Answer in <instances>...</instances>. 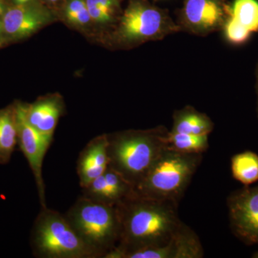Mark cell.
<instances>
[{
	"label": "cell",
	"mask_w": 258,
	"mask_h": 258,
	"mask_svg": "<svg viewBox=\"0 0 258 258\" xmlns=\"http://www.w3.org/2000/svg\"><path fill=\"white\" fill-rule=\"evenodd\" d=\"M117 208L119 242L103 258H121L127 251L165 244L182 222L178 215V204L143 198L135 192Z\"/></svg>",
	"instance_id": "6da1fadb"
},
{
	"label": "cell",
	"mask_w": 258,
	"mask_h": 258,
	"mask_svg": "<svg viewBox=\"0 0 258 258\" xmlns=\"http://www.w3.org/2000/svg\"><path fill=\"white\" fill-rule=\"evenodd\" d=\"M168 132L162 127L148 131H129L108 136L109 167L134 187L145 176L166 148Z\"/></svg>",
	"instance_id": "7a4b0ae2"
},
{
	"label": "cell",
	"mask_w": 258,
	"mask_h": 258,
	"mask_svg": "<svg viewBox=\"0 0 258 258\" xmlns=\"http://www.w3.org/2000/svg\"><path fill=\"white\" fill-rule=\"evenodd\" d=\"M202 159L203 154H184L166 147L134 186V192L143 198L179 204Z\"/></svg>",
	"instance_id": "3957f363"
},
{
	"label": "cell",
	"mask_w": 258,
	"mask_h": 258,
	"mask_svg": "<svg viewBox=\"0 0 258 258\" xmlns=\"http://www.w3.org/2000/svg\"><path fill=\"white\" fill-rule=\"evenodd\" d=\"M64 216L99 257H104L119 242L120 222L117 206L83 195Z\"/></svg>",
	"instance_id": "277c9868"
},
{
	"label": "cell",
	"mask_w": 258,
	"mask_h": 258,
	"mask_svg": "<svg viewBox=\"0 0 258 258\" xmlns=\"http://www.w3.org/2000/svg\"><path fill=\"white\" fill-rule=\"evenodd\" d=\"M34 254L40 258H96L98 254L85 243L64 215L41 208L32 232Z\"/></svg>",
	"instance_id": "5b68a950"
},
{
	"label": "cell",
	"mask_w": 258,
	"mask_h": 258,
	"mask_svg": "<svg viewBox=\"0 0 258 258\" xmlns=\"http://www.w3.org/2000/svg\"><path fill=\"white\" fill-rule=\"evenodd\" d=\"M16 115L19 145L35 177L41 208H47L42 169L44 158L52 144V138L40 133L28 123L25 118L23 105L16 107Z\"/></svg>",
	"instance_id": "8992f818"
},
{
	"label": "cell",
	"mask_w": 258,
	"mask_h": 258,
	"mask_svg": "<svg viewBox=\"0 0 258 258\" xmlns=\"http://www.w3.org/2000/svg\"><path fill=\"white\" fill-rule=\"evenodd\" d=\"M230 226L235 235L247 244H258V185L245 186L227 199Z\"/></svg>",
	"instance_id": "52a82bcc"
},
{
	"label": "cell",
	"mask_w": 258,
	"mask_h": 258,
	"mask_svg": "<svg viewBox=\"0 0 258 258\" xmlns=\"http://www.w3.org/2000/svg\"><path fill=\"white\" fill-rule=\"evenodd\" d=\"M165 19L159 10L134 5L125 12L121 20V33L128 40L149 38L165 30Z\"/></svg>",
	"instance_id": "ba28073f"
},
{
	"label": "cell",
	"mask_w": 258,
	"mask_h": 258,
	"mask_svg": "<svg viewBox=\"0 0 258 258\" xmlns=\"http://www.w3.org/2000/svg\"><path fill=\"white\" fill-rule=\"evenodd\" d=\"M231 43L242 45L253 32H258V0H235L225 27Z\"/></svg>",
	"instance_id": "9c48e42d"
},
{
	"label": "cell",
	"mask_w": 258,
	"mask_h": 258,
	"mask_svg": "<svg viewBox=\"0 0 258 258\" xmlns=\"http://www.w3.org/2000/svg\"><path fill=\"white\" fill-rule=\"evenodd\" d=\"M83 189L84 196L113 206L120 205L134 194L133 185L109 166Z\"/></svg>",
	"instance_id": "30bf717a"
},
{
	"label": "cell",
	"mask_w": 258,
	"mask_h": 258,
	"mask_svg": "<svg viewBox=\"0 0 258 258\" xmlns=\"http://www.w3.org/2000/svg\"><path fill=\"white\" fill-rule=\"evenodd\" d=\"M109 165L108 136L92 139L80 153L77 173L83 189L102 175Z\"/></svg>",
	"instance_id": "8fae6325"
},
{
	"label": "cell",
	"mask_w": 258,
	"mask_h": 258,
	"mask_svg": "<svg viewBox=\"0 0 258 258\" xmlns=\"http://www.w3.org/2000/svg\"><path fill=\"white\" fill-rule=\"evenodd\" d=\"M24 111L26 120L33 128L52 138L62 111L57 98H46L30 106H24Z\"/></svg>",
	"instance_id": "7c38bea8"
},
{
	"label": "cell",
	"mask_w": 258,
	"mask_h": 258,
	"mask_svg": "<svg viewBox=\"0 0 258 258\" xmlns=\"http://www.w3.org/2000/svg\"><path fill=\"white\" fill-rule=\"evenodd\" d=\"M185 18L197 30H211L221 25L224 11L215 0H187L185 5Z\"/></svg>",
	"instance_id": "4fadbf2b"
},
{
	"label": "cell",
	"mask_w": 258,
	"mask_h": 258,
	"mask_svg": "<svg viewBox=\"0 0 258 258\" xmlns=\"http://www.w3.org/2000/svg\"><path fill=\"white\" fill-rule=\"evenodd\" d=\"M47 18L39 10L27 7L11 8L3 18V30L13 37L30 35L45 24Z\"/></svg>",
	"instance_id": "5bb4252c"
},
{
	"label": "cell",
	"mask_w": 258,
	"mask_h": 258,
	"mask_svg": "<svg viewBox=\"0 0 258 258\" xmlns=\"http://www.w3.org/2000/svg\"><path fill=\"white\" fill-rule=\"evenodd\" d=\"M213 123L206 115L186 108L178 111L174 117V125L170 132L205 136L211 133Z\"/></svg>",
	"instance_id": "9a60e30c"
},
{
	"label": "cell",
	"mask_w": 258,
	"mask_h": 258,
	"mask_svg": "<svg viewBox=\"0 0 258 258\" xmlns=\"http://www.w3.org/2000/svg\"><path fill=\"white\" fill-rule=\"evenodd\" d=\"M18 142L16 108L0 111V164L10 161Z\"/></svg>",
	"instance_id": "2e32d148"
},
{
	"label": "cell",
	"mask_w": 258,
	"mask_h": 258,
	"mask_svg": "<svg viewBox=\"0 0 258 258\" xmlns=\"http://www.w3.org/2000/svg\"><path fill=\"white\" fill-rule=\"evenodd\" d=\"M231 170L234 179L244 186L258 181V155L251 151L235 154L231 159Z\"/></svg>",
	"instance_id": "e0dca14e"
},
{
	"label": "cell",
	"mask_w": 258,
	"mask_h": 258,
	"mask_svg": "<svg viewBox=\"0 0 258 258\" xmlns=\"http://www.w3.org/2000/svg\"><path fill=\"white\" fill-rule=\"evenodd\" d=\"M166 147L176 152L189 154H203L209 148L208 135L171 133L168 132L165 137Z\"/></svg>",
	"instance_id": "ac0fdd59"
},
{
	"label": "cell",
	"mask_w": 258,
	"mask_h": 258,
	"mask_svg": "<svg viewBox=\"0 0 258 258\" xmlns=\"http://www.w3.org/2000/svg\"><path fill=\"white\" fill-rule=\"evenodd\" d=\"M115 0H86L90 16L98 23H106L111 19Z\"/></svg>",
	"instance_id": "d6986e66"
},
{
	"label": "cell",
	"mask_w": 258,
	"mask_h": 258,
	"mask_svg": "<svg viewBox=\"0 0 258 258\" xmlns=\"http://www.w3.org/2000/svg\"><path fill=\"white\" fill-rule=\"evenodd\" d=\"M66 15L71 23L76 25H85L91 19L84 0H71L66 7Z\"/></svg>",
	"instance_id": "ffe728a7"
},
{
	"label": "cell",
	"mask_w": 258,
	"mask_h": 258,
	"mask_svg": "<svg viewBox=\"0 0 258 258\" xmlns=\"http://www.w3.org/2000/svg\"><path fill=\"white\" fill-rule=\"evenodd\" d=\"M15 1L19 5H23L28 3L30 0H15Z\"/></svg>",
	"instance_id": "44dd1931"
},
{
	"label": "cell",
	"mask_w": 258,
	"mask_h": 258,
	"mask_svg": "<svg viewBox=\"0 0 258 258\" xmlns=\"http://www.w3.org/2000/svg\"><path fill=\"white\" fill-rule=\"evenodd\" d=\"M252 257L258 258V250L257 251V252H254L253 255H252Z\"/></svg>",
	"instance_id": "7402d4cb"
},
{
	"label": "cell",
	"mask_w": 258,
	"mask_h": 258,
	"mask_svg": "<svg viewBox=\"0 0 258 258\" xmlns=\"http://www.w3.org/2000/svg\"><path fill=\"white\" fill-rule=\"evenodd\" d=\"M3 8L2 6V5H0V15L3 14Z\"/></svg>",
	"instance_id": "603a6c76"
},
{
	"label": "cell",
	"mask_w": 258,
	"mask_h": 258,
	"mask_svg": "<svg viewBox=\"0 0 258 258\" xmlns=\"http://www.w3.org/2000/svg\"><path fill=\"white\" fill-rule=\"evenodd\" d=\"M0 30H3V22H0Z\"/></svg>",
	"instance_id": "cb8c5ba5"
},
{
	"label": "cell",
	"mask_w": 258,
	"mask_h": 258,
	"mask_svg": "<svg viewBox=\"0 0 258 258\" xmlns=\"http://www.w3.org/2000/svg\"><path fill=\"white\" fill-rule=\"evenodd\" d=\"M257 94H258V70H257ZM258 111V109H257Z\"/></svg>",
	"instance_id": "d4e9b609"
},
{
	"label": "cell",
	"mask_w": 258,
	"mask_h": 258,
	"mask_svg": "<svg viewBox=\"0 0 258 258\" xmlns=\"http://www.w3.org/2000/svg\"><path fill=\"white\" fill-rule=\"evenodd\" d=\"M49 1H50V2H56V1H57V0H49Z\"/></svg>",
	"instance_id": "484cf974"
},
{
	"label": "cell",
	"mask_w": 258,
	"mask_h": 258,
	"mask_svg": "<svg viewBox=\"0 0 258 258\" xmlns=\"http://www.w3.org/2000/svg\"><path fill=\"white\" fill-rule=\"evenodd\" d=\"M2 30H0V33H1Z\"/></svg>",
	"instance_id": "4316f807"
}]
</instances>
